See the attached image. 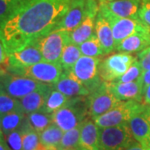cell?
I'll list each match as a JSON object with an SVG mask.
<instances>
[{"instance_id": "obj_1", "label": "cell", "mask_w": 150, "mask_h": 150, "mask_svg": "<svg viewBox=\"0 0 150 150\" xmlns=\"http://www.w3.org/2000/svg\"><path fill=\"white\" fill-rule=\"evenodd\" d=\"M68 7L64 0H23L0 23V40L8 54L54 31Z\"/></svg>"}, {"instance_id": "obj_2", "label": "cell", "mask_w": 150, "mask_h": 150, "mask_svg": "<svg viewBox=\"0 0 150 150\" xmlns=\"http://www.w3.org/2000/svg\"><path fill=\"white\" fill-rule=\"evenodd\" d=\"M53 123L64 132L79 126L89 118V102L88 96L69 98L64 106L52 113Z\"/></svg>"}, {"instance_id": "obj_3", "label": "cell", "mask_w": 150, "mask_h": 150, "mask_svg": "<svg viewBox=\"0 0 150 150\" xmlns=\"http://www.w3.org/2000/svg\"><path fill=\"white\" fill-rule=\"evenodd\" d=\"M146 105L137 100L120 101L109 111L93 120L98 128H108L128 123L139 112H144Z\"/></svg>"}, {"instance_id": "obj_4", "label": "cell", "mask_w": 150, "mask_h": 150, "mask_svg": "<svg viewBox=\"0 0 150 150\" xmlns=\"http://www.w3.org/2000/svg\"><path fill=\"white\" fill-rule=\"evenodd\" d=\"M6 70L11 74L27 77L51 85H54L59 80L64 71L60 64L49 63L47 61H41L28 67L8 69Z\"/></svg>"}, {"instance_id": "obj_5", "label": "cell", "mask_w": 150, "mask_h": 150, "mask_svg": "<svg viewBox=\"0 0 150 150\" xmlns=\"http://www.w3.org/2000/svg\"><path fill=\"white\" fill-rule=\"evenodd\" d=\"M98 133L100 150H123L138 143L131 134L128 123L99 128Z\"/></svg>"}, {"instance_id": "obj_6", "label": "cell", "mask_w": 150, "mask_h": 150, "mask_svg": "<svg viewBox=\"0 0 150 150\" xmlns=\"http://www.w3.org/2000/svg\"><path fill=\"white\" fill-rule=\"evenodd\" d=\"M70 43V32L57 29L37 40L43 61L60 64L65 46Z\"/></svg>"}, {"instance_id": "obj_7", "label": "cell", "mask_w": 150, "mask_h": 150, "mask_svg": "<svg viewBox=\"0 0 150 150\" xmlns=\"http://www.w3.org/2000/svg\"><path fill=\"white\" fill-rule=\"evenodd\" d=\"M101 12L109 22L116 47L126 38L140 33H150V28L145 26L139 18H118L111 14L106 9L99 6Z\"/></svg>"}, {"instance_id": "obj_8", "label": "cell", "mask_w": 150, "mask_h": 150, "mask_svg": "<svg viewBox=\"0 0 150 150\" xmlns=\"http://www.w3.org/2000/svg\"><path fill=\"white\" fill-rule=\"evenodd\" d=\"M136 58L131 54L118 52L100 61L98 74L103 82L110 83L123 76L133 64Z\"/></svg>"}, {"instance_id": "obj_9", "label": "cell", "mask_w": 150, "mask_h": 150, "mask_svg": "<svg viewBox=\"0 0 150 150\" xmlns=\"http://www.w3.org/2000/svg\"><path fill=\"white\" fill-rule=\"evenodd\" d=\"M100 61L99 58L82 55L69 70L70 74L83 83L90 93L103 82L98 74Z\"/></svg>"}, {"instance_id": "obj_10", "label": "cell", "mask_w": 150, "mask_h": 150, "mask_svg": "<svg viewBox=\"0 0 150 150\" xmlns=\"http://www.w3.org/2000/svg\"><path fill=\"white\" fill-rule=\"evenodd\" d=\"M0 81L3 90L8 95L18 99L25 97L45 84L27 77L11 74L5 71L0 74Z\"/></svg>"}, {"instance_id": "obj_11", "label": "cell", "mask_w": 150, "mask_h": 150, "mask_svg": "<svg viewBox=\"0 0 150 150\" xmlns=\"http://www.w3.org/2000/svg\"><path fill=\"white\" fill-rule=\"evenodd\" d=\"M89 118L95 120L114 107L119 101L109 90L106 82H103L88 95Z\"/></svg>"}, {"instance_id": "obj_12", "label": "cell", "mask_w": 150, "mask_h": 150, "mask_svg": "<svg viewBox=\"0 0 150 150\" xmlns=\"http://www.w3.org/2000/svg\"><path fill=\"white\" fill-rule=\"evenodd\" d=\"M90 0H70L65 14L59 20L54 30L72 32L80 24L88 13Z\"/></svg>"}, {"instance_id": "obj_13", "label": "cell", "mask_w": 150, "mask_h": 150, "mask_svg": "<svg viewBox=\"0 0 150 150\" xmlns=\"http://www.w3.org/2000/svg\"><path fill=\"white\" fill-rule=\"evenodd\" d=\"M43 61L42 54L38 46L37 41L8 54L6 69L28 67Z\"/></svg>"}, {"instance_id": "obj_14", "label": "cell", "mask_w": 150, "mask_h": 150, "mask_svg": "<svg viewBox=\"0 0 150 150\" xmlns=\"http://www.w3.org/2000/svg\"><path fill=\"white\" fill-rule=\"evenodd\" d=\"M99 5L96 0H90L88 13L80 24L70 32V43L80 45L95 33V22Z\"/></svg>"}, {"instance_id": "obj_15", "label": "cell", "mask_w": 150, "mask_h": 150, "mask_svg": "<svg viewBox=\"0 0 150 150\" xmlns=\"http://www.w3.org/2000/svg\"><path fill=\"white\" fill-rule=\"evenodd\" d=\"M107 85L113 96L118 101L137 100L143 102L144 91L141 83V79L130 83H117L115 81L107 83Z\"/></svg>"}, {"instance_id": "obj_16", "label": "cell", "mask_w": 150, "mask_h": 150, "mask_svg": "<svg viewBox=\"0 0 150 150\" xmlns=\"http://www.w3.org/2000/svg\"><path fill=\"white\" fill-rule=\"evenodd\" d=\"M141 0H113L102 2L99 6L118 18H138Z\"/></svg>"}, {"instance_id": "obj_17", "label": "cell", "mask_w": 150, "mask_h": 150, "mask_svg": "<svg viewBox=\"0 0 150 150\" xmlns=\"http://www.w3.org/2000/svg\"><path fill=\"white\" fill-rule=\"evenodd\" d=\"M53 87L69 98L88 96L90 94L88 88L71 74L69 71H64L59 80Z\"/></svg>"}, {"instance_id": "obj_18", "label": "cell", "mask_w": 150, "mask_h": 150, "mask_svg": "<svg viewBox=\"0 0 150 150\" xmlns=\"http://www.w3.org/2000/svg\"><path fill=\"white\" fill-rule=\"evenodd\" d=\"M95 34L101 43L105 55L112 53L114 49H116L110 23L99 10L95 22Z\"/></svg>"}, {"instance_id": "obj_19", "label": "cell", "mask_w": 150, "mask_h": 150, "mask_svg": "<svg viewBox=\"0 0 150 150\" xmlns=\"http://www.w3.org/2000/svg\"><path fill=\"white\" fill-rule=\"evenodd\" d=\"M128 125L134 139L142 146L148 148L150 143V123L145 118L144 112L134 115L129 119Z\"/></svg>"}, {"instance_id": "obj_20", "label": "cell", "mask_w": 150, "mask_h": 150, "mask_svg": "<svg viewBox=\"0 0 150 150\" xmlns=\"http://www.w3.org/2000/svg\"><path fill=\"white\" fill-rule=\"evenodd\" d=\"M99 128L90 118H86L80 124L79 144L86 150H100Z\"/></svg>"}, {"instance_id": "obj_21", "label": "cell", "mask_w": 150, "mask_h": 150, "mask_svg": "<svg viewBox=\"0 0 150 150\" xmlns=\"http://www.w3.org/2000/svg\"><path fill=\"white\" fill-rule=\"evenodd\" d=\"M52 88L53 85L45 83L43 87L20 98L19 101L24 113L28 115L31 112L40 110L43 107L46 98Z\"/></svg>"}, {"instance_id": "obj_22", "label": "cell", "mask_w": 150, "mask_h": 150, "mask_svg": "<svg viewBox=\"0 0 150 150\" xmlns=\"http://www.w3.org/2000/svg\"><path fill=\"white\" fill-rule=\"evenodd\" d=\"M150 45V33H140L126 38L116 47L118 52L139 53Z\"/></svg>"}, {"instance_id": "obj_23", "label": "cell", "mask_w": 150, "mask_h": 150, "mask_svg": "<svg viewBox=\"0 0 150 150\" xmlns=\"http://www.w3.org/2000/svg\"><path fill=\"white\" fill-rule=\"evenodd\" d=\"M64 132L55 123H51L48 128L39 133L40 144L43 148L58 149L60 141L64 136Z\"/></svg>"}, {"instance_id": "obj_24", "label": "cell", "mask_w": 150, "mask_h": 150, "mask_svg": "<svg viewBox=\"0 0 150 150\" xmlns=\"http://www.w3.org/2000/svg\"><path fill=\"white\" fill-rule=\"evenodd\" d=\"M21 129L23 132V150H38L42 147L39 134L31 126L27 116L22 124Z\"/></svg>"}, {"instance_id": "obj_25", "label": "cell", "mask_w": 150, "mask_h": 150, "mask_svg": "<svg viewBox=\"0 0 150 150\" xmlns=\"http://www.w3.org/2000/svg\"><path fill=\"white\" fill-rule=\"evenodd\" d=\"M69 99V97L64 95L61 92L58 91L53 87L46 98L43 107L40 110L48 113H53L57 110H59L63 106H64L65 103L68 102Z\"/></svg>"}, {"instance_id": "obj_26", "label": "cell", "mask_w": 150, "mask_h": 150, "mask_svg": "<svg viewBox=\"0 0 150 150\" xmlns=\"http://www.w3.org/2000/svg\"><path fill=\"white\" fill-rule=\"evenodd\" d=\"M27 114L23 112H12L2 116V130L4 137L22 126Z\"/></svg>"}, {"instance_id": "obj_27", "label": "cell", "mask_w": 150, "mask_h": 150, "mask_svg": "<svg viewBox=\"0 0 150 150\" xmlns=\"http://www.w3.org/2000/svg\"><path fill=\"white\" fill-rule=\"evenodd\" d=\"M82 56L79 45L69 43L65 46L60 59V64L64 71H69Z\"/></svg>"}, {"instance_id": "obj_28", "label": "cell", "mask_w": 150, "mask_h": 150, "mask_svg": "<svg viewBox=\"0 0 150 150\" xmlns=\"http://www.w3.org/2000/svg\"><path fill=\"white\" fill-rule=\"evenodd\" d=\"M79 47L80 49L81 54L83 56L98 58L105 55L101 43L95 33L93 34L85 42L79 45Z\"/></svg>"}, {"instance_id": "obj_29", "label": "cell", "mask_w": 150, "mask_h": 150, "mask_svg": "<svg viewBox=\"0 0 150 150\" xmlns=\"http://www.w3.org/2000/svg\"><path fill=\"white\" fill-rule=\"evenodd\" d=\"M27 118L31 126L38 134L48 128L51 123H53L52 113L45 112L42 110H38L28 114Z\"/></svg>"}, {"instance_id": "obj_30", "label": "cell", "mask_w": 150, "mask_h": 150, "mask_svg": "<svg viewBox=\"0 0 150 150\" xmlns=\"http://www.w3.org/2000/svg\"><path fill=\"white\" fill-rule=\"evenodd\" d=\"M80 125L66 131L58 146V150H70L80 147Z\"/></svg>"}, {"instance_id": "obj_31", "label": "cell", "mask_w": 150, "mask_h": 150, "mask_svg": "<svg viewBox=\"0 0 150 150\" xmlns=\"http://www.w3.org/2000/svg\"><path fill=\"white\" fill-rule=\"evenodd\" d=\"M12 112H23L20 101L3 90L0 92V115L3 116Z\"/></svg>"}, {"instance_id": "obj_32", "label": "cell", "mask_w": 150, "mask_h": 150, "mask_svg": "<svg viewBox=\"0 0 150 150\" xmlns=\"http://www.w3.org/2000/svg\"><path fill=\"white\" fill-rule=\"evenodd\" d=\"M143 72L144 71H143L141 66L136 59L135 61L133 63V64L131 65V67L129 69V70L123 76H121L119 79L115 80V82L123 83H130V82L139 80L142 76Z\"/></svg>"}, {"instance_id": "obj_33", "label": "cell", "mask_w": 150, "mask_h": 150, "mask_svg": "<svg viewBox=\"0 0 150 150\" xmlns=\"http://www.w3.org/2000/svg\"><path fill=\"white\" fill-rule=\"evenodd\" d=\"M23 0H0V23L20 5Z\"/></svg>"}, {"instance_id": "obj_34", "label": "cell", "mask_w": 150, "mask_h": 150, "mask_svg": "<svg viewBox=\"0 0 150 150\" xmlns=\"http://www.w3.org/2000/svg\"><path fill=\"white\" fill-rule=\"evenodd\" d=\"M5 140L12 150H23V132L21 127L6 135Z\"/></svg>"}, {"instance_id": "obj_35", "label": "cell", "mask_w": 150, "mask_h": 150, "mask_svg": "<svg viewBox=\"0 0 150 150\" xmlns=\"http://www.w3.org/2000/svg\"><path fill=\"white\" fill-rule=\"evenodd\" d=\"M138 18L145 26L150 28V0H141Z\"/></svg>"}, {"instance_id": "obj_36", "label": "cell", "mask_w": 150, "mask_h": 150, "mask_svg": "<svg viewBox=\"0 0 150 150\" xmlns=\"http://www.w3.org/2000/svg\"><path fill=\"white\" fill-rule=\"evenodd\" d=\"M137 60L143 71L150 69V46L140 51L137 55Z\"/></svg>"}, {"instance_id": "obj_37", "label": "cell", "mask_w": 150, "mask_h": 150, "mask_svg": "<svg viewBox=\"0 0 150 150\" xmlns=\"http://www.w3.org/2000/svg\"><path fill=\"white\" fill-rule=\"evenodd\" d=\"M140 79H141V83L143 86V91L144 93L147 87L150 85V69L144 71Z\"/></svg>"}, {"instance_id": "obj_38", "label": "cell", "mask_w": 150, "mask_h": 150, "mask_svg": "<svg viewBox=\"0 0 150 150\" xmlns=\"http://www.w3.org/2000/svg\"><path fill=\"white\" fill-rule=\"evenodd\" d=\"M8 59V54L6 51L5 48L2 41L0 40V66L4 64H7Z\"/></svg>"}, {"instance_id": "obj_39", "label": "cell", "mask_w": 150, "mask_h": 150, "mask_svg": "<svg viewBox=\"0 0 150 150\" xmlns=\"http://www.w3.org/2000/svg\"><path fill=\"white\" fill-rule=\"evenodd\" d=\"M143 103L146 106H150V85L147 87V88L144 93Z\"/></svg>"}, {"instance_id": "obj_40", "label": "cell", "mask_w": 150, "mask_h": 150, "mask_svg": "<svg viewBox=\"0 0 150 150\" xmlns=\"http://www.w3.org/2000/svg\"><path fill=\"white\" fill-rule=\"evenodd\" d=\"M123 150H150L149 149H148V148H145L144 146H142V145L139 144V143H137V144H135L132 145V146H130L129 148H127V149H125Z\"/></svg>"}, {"instance_id": "obj_41", "label": "cell", "mask_w": 150, "mask_h": 150, "mask_svg": "<svg viewBox=\"0 0 150 150\" xmlns=\"http://www.w3.org/2000/svg\"><path fill=\"white\" fill-rule=\"evenodd\" d=\"M0 150H12L8 144H7L5 139H0Z\"/></svg>"}, {"instance_id": "obj_42", "label": "cell", "mask_w": 150, "mask_h": 150, "mask_svg": "<svg viewBox=\"0 0 150 150\" xmlns=\"http://www.w3.org/2000/svg\"><path fill=\"white\" fill-rule=\"evenodd\" d=\"M144 114L145 118L148 119V121L150 123V106H146L144 111Z\"/></svg>"}, {"instance_id": "obj_43", "label": "cell", "mask_w": 150, "mask_h": 150, "mask_svg": "<svg viewBox=\"0 0 150 150\" xmlns=\"http://www.w3.org/2000/svg\"><path fill=\"white\" fill-rule=\"evenodd\" d=\"M5 139V137L2 130V116L0 115V139Z\"/></svg>"}, {"instance_id": "obj_44", "label": "cell", "mask_w": 150, "mask_h": 150, "mask_svg": "<svg viewBox=\"0 0 150 150\" xmlns=\"http://www.w3.org/2000/svg\"><path fill=\"white\" fill-rule=\"evenodd\" d=\"M38 150H58V149H48V148H43V146L39 149Z\"/></svg>"}, {"instance_id": "obj_45", "label": "cell", "mask_w": 150, "mask_h": 150, "mask_svg": "<svg viewBox=\"0 0 150 150\" xmlns=\"http://www.w3.org/2000/svg\"><path fill=\"white\" fill-rule=\"evenodd\" d=\"M70 150H86L85 149H83V148H82V147H79V148H76V149H70Z\"/></svg>"}, {"instance_id": "obj_46", "label": "cell", "mask_w": 150, "mask_h": 150, "mask_svg": "<svg viewBox=\"0 0 150 150\" xmlns=\"http://www.w3.org/2000/svg\"><path fill=\"white\" fill-rule=\"evenodd\" d=\"M100 1V3H102V2H109V1H113V0H99Z\"/></svg>"}, {"instance_id": "obj_47", "label": "cell", "mask_w": 150, "mask_h": 150, "mask_svg": "<svg viewBox=\"0 0 150 150\" xmlns=\"http://www.w3.org/2000/svg\"><path fill=\"white\" fill-rule=\"evenodd\" d=\"M3 74V73H2ZM3 91V86H2V83H1V81H0V92Z\"/></svg>"}, {"instance_id": "obj_48", "label": "cell", "mask_w": 150, "mask_h": 150, "mask_svg": "<svg viewBox=\"0 0 150 150\" xmlns=\"http://www.w3.org/2000/svg\"><path fill=\"white\" fill-rule=\"evenodd\" d=\"M4 71H5V70L1 69H0V74H2V73H4Z\"/></svg>"}, {"instance_id": "obj_49", "label": "cell", "mask_w": 150, "mask_h": 150, "mask_svg": "<svg viewBox=\"0 0 150 150\" xmlns=\"http://www.w3.org/2000/svg\"><path fill=\"white\" fill-rule=\"evenodd\" d=\"M64 2H66V3H69L70 0H64Z\"/></svg>"}, {"instance_id": "obj_50", "label": "cell", "mask_w": 150, "mask_h": 150, "mask_svg": "<svg viewBox=\"0 0 150 150\" xmlns=\"http://www.w3.org/2000/svg\"><path fill=\"white\" fill-rule=\"evenodd\" d=\"M148 149H150V143H149V146H148Z\"/></svg>"}]
</instances>
